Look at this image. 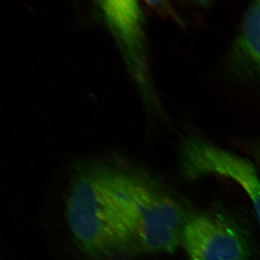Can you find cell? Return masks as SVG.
<instances>
[{
	"label": "cell",
	"instance_id": "cell-1",
	"mask_svg": "<svg viewBox=\"0 0 260 260\" xmlns=\"http://www.w3.org/2000/svg\"><path fill=\"white\" fill-rule=\"evenodd\" d=\"M108 186L124 251L173 252L186 219L177 202L145 174L108 167Z\"/></svg>",
	"mask_w": 260,
	"mask_h": 260
},
{
	"label": "cell",
	"instance_id": "cell-4",
	"mask_svg": "<svg viewBox=\"0 0 260 260\" xmlns=\"http://www.w3.org/2000/svg\"><path fill=\"white\" fill-rule=\"evenodd\" d=\"M181 244L190 260H250L247 239L220 215L195 214L186 218Z\"/></svg>",
	"mask_w": 260,
	"mask_h": 260
},
{
	"label": "cell",
	"instance_id": "cell-5",
	"mask_svg": "<svg viewBox=\"0 0 260 260\" xmlns=\"http://www.w3.org/2000/svg\"><path fill=\"white\" fill-rule=\"evenodd\" d=\"M97 3L140 90L147 100H153L147 67L144 15L141 8L137 2L126 0L99 1Z\"/></svg>",
	"mask_w": 260,
	"mask_h": 260
},
{
	"label": "cell",
	"instance_id": "cell-6",
	"mask_svg": "<svg viewBox=\"0 0 260 260\" xmlns=\"http://www.w3.org/2000/svg\"><path fill=\"white\" fill-rule=\"evenodd\" d=\"M232 59L242 74L260 78V1L251 5L244 15Z\"/></svg>",
	"mask_w": 260,
	"mask_h": 260
},
{
	"label": "cell",
	"instance_id": "cell-2",
	"mask_svg": "<svg viewBox=\"0 0 260 260\" xmlns=\"http://www.w3.org/2000/svg\"><path fill=\"white\" fill-rule=\"evenodd\" d=\"M66 217L75 242L90 257L124 251L111 204L108 167L79 168L67 197Z\"/></svg>",
	"mask_w": 260,
	"mask_h": 260
},
{
	"label": "cell",
	"instance_id": "cell-3",
	"mask_svg": "<svg viewBox=\"0 0 260 260\" xmlns=\"http://www.w3.org/2000/svg\"><path fill=\"white\" fill-rule=\"evenodd\" d=\"M180 164L188 179L213 174L236 181L250 198L260 226V179L249 160L204 140L190 138L181 147Z\"/></svg>",
	"mask_w": 260,
	"mask_h": 260
}]
</instances>
